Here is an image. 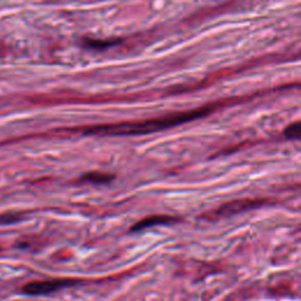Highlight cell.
Segmentation results:
<instances>
[{
	"mask_svg": "<svg viewBox=\"0 0 301 301\" xmlns=\"http://www.w3.org/2000/svg\"><path fill=\"white\" fill-rule=\"evenodd\" d=\"M284 136L286 139L301 140V121L287 126L286 130L284 131Z\"/></svg>",
	"mask_w": 301,
	"mask_h": 301,
	"instance_id": "cell-4",
	"label": "cell"
},
{
	"mask_svg": "<svg viewBox=\"0 0 301 301\" xmlns=\"http://www.w3.org/2000/svg\"><path fill=\"white\" fill-rule=\"evenodd\" d=\"M173 223V219L169 217H164V216H157V217H150L148 219L141 220L139 224L136 225L133 227V231H141L146 227H149V226L154 225H161V224H169Z\"/></svg>",
	"mask_w": 301,
	"mask_h": 301,
	"instance_id": "cell-3",
	"label": "cell"
},
{
	"mask_svg": "<svg viewBox=\"0 0 301 301\" xmlns=\"http://www.w3.org/2000/svg\"><path fill=\"white\" fill-rule=\"evenodd\" d=\"M94 178H96V183H107L110 180V177L105 176V174H87L84 177V180L93 181Z\"/></svg>",
	"mask_w": 301,
	"mask_h": 301,
	"instance_id": "cell-6",
	"label": "cell"
},
{
	"mask_svg": "<svg viewBox=\"0 0 301 301\" xmlns=\"http://www.w3.org/2000/svg\"><path fill=\"white\" fill-rule=\"evenodd\" d=\"M211 112V109L203 107L198 110L187 111L164 118L152 119L142 122H127V124H117V125H101L89 127L85 130L87 134H100V136H136V134H146L158 132V131L167 130L174 126L185 124L196 120V119L203 118Z\"/></svg>",
	"mask_w": 301,
	"mask_h": 301,
	"instance_id": "cell-1",
	"label": "cell"
},
{
	"mask_svg": "<svg viewBox=\"0 0 301 301\" xmlns=\"http://www.w3.org/2000/svg\"><path fill=\"white\" fill-rule=\"evenodd\" d=\"M85 45L90 49H106V47H110L111 45H114L117 44V41H102V40H93V39H87V40L84 41Z\"/></svg>",
	"mask_w": 301,
	"mask_h": 301,
	"instance_id": "cell-5",
	"label": "cell"
},
{
	"mask_svg": "<svg viewBox=\"0 0 301 301\" xmlns=\"http://www.w3.org/2000/svg\"><path fill=\"white\" fill-rule=\"evenodd\" d=\"M73 281L69 279H53V280H42V281H34L26 285L24 287V292L30 295H46L54 293L61 288L69 287L72 285Z\"/></svg>",
	"mask_w": 301,
	"mask_h": 301,
	"instance_id": "cell-2",
	"label": "cell"
}]
</instances>
